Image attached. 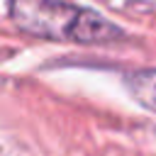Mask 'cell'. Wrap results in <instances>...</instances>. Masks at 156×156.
Returning a JSON list of instances; mask_svg holds the SVG:
<instances>
[{"mask_svg": "<svg viewBox=\"0 0 156 156\" xmlns=\"http://www.w3.org/2000/svg\"><path fill=\"white\" fill-rule=\"evenodd\" d=\"M7 12L20 32L46 41L107 46L127 37L100 12L68 0H10Z\"/></svg>", "mask_w": 156, "mask_h": 156, "instance_id": "6da1fadb", "label": "cell"}, {"mask_svg": "<svg viewBox=\"0 0 156 156\" xmlns=\"http://www.w3.org/2000/svg\"><path fill=\"white\" fill-rule=\"evenodd\" d=\"M124 85L129 95L149 112L156 115V68H136L124 73Z\"/></svg>", "mask_w": 156, "mask_h": 156, "instance_id": "7a4b0ae2", "label": "cell"}]
</instances>
